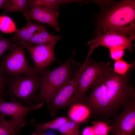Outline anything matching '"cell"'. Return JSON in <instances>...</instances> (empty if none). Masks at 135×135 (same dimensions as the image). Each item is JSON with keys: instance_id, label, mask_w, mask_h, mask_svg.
I'll return each mask as SVG.
<instances>
[{"instance_id": "6da1fadb", "label": "cell", "mask_w": 135, "mask_h": 135, "mask_svg": "<svg viewBox=\"0 0 135 135\" xmlns=\"http://www.w3.org/2000/svg\"><path fill=\"white\" fill-rule=\"evenodd\" d=\"M131 71L123 76L115 73L113 68L94 84L84 100L92 114L108 120L135 100V89L130 82Z\"/></svg>"}, {"instance_id": "7a4b0ae2", "label": "cell", "mask_w": 135, "mask_h": 135, "mask_svg": "<svg viewBox=\"0 0 135 135\" xmlns=\"http://www.w3.org/2000/svg\"><path fill=\"white\" fill-rule=\"evenodd\" d=\"M100 27L102 31L114 32L126 36L134 35L135 0L115 3L101 19Z\"/></svg>"}, {"instance_id": "3957f363", "label": "cell", "mask_w": 135, "mask_h": 135, "mask_svg": "<svg viewBox=\"0 0 135 135\" xmlns=\"http://www.w3.org/2000/svg\"><path fill=\"white\" fill-rule=\"evenodd\" d=\"M72 56L54 69L47 68L40 72L39 93L36 100L48 103L52 97L71 78L72 70L70 64Z\"/></svg>"}, {"instance_id": "277c9868", "label": "cell", "mask_w": 135, "mask_h": 135, "mask_svg": "<svg viewBox=\"0 0 135 135\" xmlns=\"http://www.w3.org/2000/svg\"><path fill=\"white\" fill-rule=\"evenodd\" d=\"M40 72L18 76H7L6 86L10 94L12 101L31 106L36 100L37 91L39 88Z\"/></svg>"}, {"instance_id": "5b68a950", "label": "cell", "mask_w": 135, "mask_h": 135, "mask_svg": "<svg viewBox=\"0 0 135 135\" xmlns=\"http://www.w3.org/2000/svg\"><path fill=\"white\" fill-rule=\"evenodd\" d=\"M79 78L71 103L83 101L87 92L104 74L113 68L111 62L97 61L92 58H86Z\"/></svg>"}, {"instance_id": "8992f818", "label": "cell", "mask_w": 135, "mask_h": 135, "mask_svg": "<svg viewBox=\"0 0 135 135\" xmlns=\"http://www.w3.org/2000/svg\"><path fill=\"white\" fill-rule=\"evenodd\" d=\"M24 48L18 42L0 60V67L8 76H18L33 74L37 71L29 65L24 53Z\"/></svg>"}, {"instance_id": "52a82bcc", "label": "cell", "mask_w": 135, "mask_h": 135, "mask_svg": "<svg viewBox=\"0 0 135 135\" xmlns=\"http://www.w3.org/2000/svg\"><path fill=\"white\" fill-rule=\"evenodd\" d=\"M98 32L96 38L88 42L86 45L90 46V50L86 57L88 58L93 51L99 46L110 49L118 47L126 49L132 53L134 45L132 41L134 35L126 36L113 32L104 31Z\"/></svg>"}, {"instance_id": "ba28073f", "label": "cell", "mask_w": 135, "mask_h": 135, "mask_svg": "<svg viewBox=\"0 0 135 135\" xmlns=\"http://www.w3.org/2000/svg\"><path fill=\"white\" fill-rule=\"evenodd\" d=\"M121 110L113 118L108 135H135V100Z\"/></svg>"}, {"instance_id": "9c48e42d", "label": "cell", "mask_w": 135, "mask_h": 135, "mask_svg": "<svg viewBox=\"0 0 135 135\" xmlns=\"http://www.w3.org/2000/svg\"><path fill=\"white\" fill-rule=\"evenodd\" d=\"M57 41L33 46L27 42H19L28 51L33 63L34 67L40 72L47 68L52 62H57L54 53V46Z\"/></svg>"}, {"instance_id": "30bf717a", "label": "cell", "mask_w": 135, "mask_h": 135, "mask_svg": "<svg viewBox=\"0 0 135 135\" xmlns=\"http://www.w3.org/2000/svg\"><path fill=\"white\" fill-rule=\"evenodd\" d=\"M82 70L79 68L73 77L64 85L47 104L51 116L54 117L59 109L71 104L72 98L75 91L78 80Z\"/></svg>"}, {"instance_id": "8fae6325", "label": "cell", "mask_w": 135, "mask_h": 135, "mask_svg": "<svg viewBox=\"0 0 135 135\" xmlns=\"http://www.w3.org/2000/svg\"><path fill=\"white\" fill-rule=\"evenodd\" d=\"M26 20H33L47 24L59 32L60 28L58 20L59 12L38 6H30L29 10L23 14Z\"/></svg>"}, {"instance_id": "7c38bea8", "label": "cell", "mask_w": 135, "mask_h": 135, "mask_svg": "<svg viewBox=\"0 0 135 135\" xmlns=\"http://www.w3.org/2000/svg\"><path fill=\"white\" fill-rule=\"evenodd\" d=\"M43 104L44 102H41L28 106L17 102H8L5 100H0V112L12 118H25L28 113L40 108Z\"/></svg>"}, {"instance_id": "4fadbf2b", "label": "cell", "mask_w": 135, "mask_h": 135, "mask_svg": "<svg viewBox=\"0 0 135 135\" xmlns=\"http://www.w3.org/2000/svg\"><path fill=\"white\" fill-rule=\"evenodd\" d=\"M46 27L26 20L25 25L22 28L17 29L12 37L15 42H27L33 36L38 33L47 31Z\"/></svg>"}, {"instance_id": "5bb4252c", "label": "cell", "mask_w": 135, "mask_h": 135, "mask_svg": "<svg viewBox=\"0 0 135 135\" xmlns=\"http://www.w3.org/2000/svg\"><path fill=\"white\" fill-rule=\"evenodd\" d=\"M26 122L25 118H12L7 120L0 112V135H18Z\"/></svg>"}, {"instance_id": "9a60e30c", "label": "cell", "mask_w": 135, "mask_h": 135, "mask_svg": "<svg viewBox=\"0 0 135 135\" xmlns=\"http://www.w3.org/2000/svg\"><path fill=\"white\" fill-rule=\"evenodd\" d=\"M69 107L68 113L69 119L80 124L86 121L92 115L90 108L83 101H76Z\"/></svg>"}, {"instance_id": "2e32d148", "label": "cell", "mask_w": 135, "mask_h": 135, "mask_svg": "<svg viewBox=\"0 0 135 135\" xmlns=\"http://www.w3.org/2000/svg\"><path fill=\"white\" fill-rule=\"evenodd\" d=\"M70 120L64 117H59L50 121L42 124L36 123L33 119L31 120L30 124L33 126L36 132H41L48 129L58 130L63 124Z\"/></svg>"}, {"instance_id": "e0dca14e", "label": "cell", "mask_w": 135, "mask_h": 135, "mask_svg": "<svg viewBox=\"0 0 135 135\" xmlns=\"http://www.w3.org/2000/svg\"><path fill=\"white\" fill-rule=\"evenodd\" d=\"M30 8V0H10L9 3L1 14L4 16L8 13L14 12L26 13Z\"/></svg>"}, {"instance_id": "ac0fdd59", "label": "cell", "mask_w": 135, "mask_h": 135, "mask_svg": "<svg viewBox=\"0 0 135 135\" xmlns=\"http://www.w3.org/2000/svg\"><path fill=\"white\" fill-rule=\"evenodd\" d=\"M62 37L61 36H55L48 32L47 31L40 32L33 36L27 42L32 45L44 44L53 41H57Z\"/></svg>"}, {"instance_id": "d6986e66", "label": "cell", "mask_w": 135, "mask_h": 135, "mask_svg": "<svg viewBox=\"0 0 135 135\" xmlns=\"http://www.w3.org/2000/svg\"><path fill=\"white\" fill-rule=\"evenodd\" d=\"M74 2V0H30V6H38L52 10L58 11L60 5Z\"/></svg>"}, {"instance_id": "ffe728a7", "label": "cell", "mask_w": 135, "mask_h": 135, "mask_svg": "<svg viewBox=\"0 0 135 135\" xmlns=\"http://www.w3.org/2000/svg\"><path fill=\"white\" fill-rule=\"evenodd\" d=\"M134 62L130 64L122 60L116 61L114 65V72L119 75L126 76L134 68Z\"/></svg>"}, {"instance_id": "44dd1931", "label": "cell", "mask_w": 135, "mask_h": 135, "mask_svg": "<svg viewBox=\"0 0 135 135\" xmlns=\"http://www.w3.org/2000/svg\"><path fill=\"white\" fill-rule=\"evenodd\" d=\"M16 25L12 18L6 16H0V30L6 33H12L15 32Z\"/></svg>"}, {"instance_id": "7402d4cb", "label": "cell", "mask_w": 135, "mask_h": 135, "mask_svg": "<svg viewBox=\"0 0 135 135\" xmlns=\"http://www.w3.org/2000/svg\"><path fill=\"white\" fill-rule=\"evenodd\" d=\"M80 124L70 120L63 124L58 130L60 135H72L79 130Z\"/></svg>"}, {"instance_id": "603a6c76", "label": "cell", "mask_w": 135, "mask_h": 135, "mask_svg": "<svg viewBox=\"0 0 135 135\" xmlns=\"http://www.w3.org/2000/svg\"><path fill=\"white\" fill-rule=\"evenodd\" d=\"M92 127L96 135H108L111 128L110 126L104 122L94 121Z\"/></svg>"}, {"instance_id": "cb8c5ba5", "label": "cell", "mask_w": 135, "mask_h": 135, "mask_svg": "<svg viewBox=\"0 0 135 135\" xmlns=\"http://www.w3.org/2000/svg\"><path fill=\"white\" fill-rule=\"evenodd\" d=\"M18 42L14 41L12 38H5L0 34V58L5 52L8 50H11Z\"/></svg>"}, {"instance_id": "d4e9b609", "label": "cell", "mask_w": 135, "mask_h": 135, "mask_svg": "<svg viewBox=\"0 0 135 135\" xmlns=\"http://www.w3.org/2000/svg\"><path fill=\"white\" fill-rule=\"evenodd\" d=\"M0 67V100H4L6 96L4 91L6 86L7 76Z\"/></svg>"}, {"instance_id": "484cf974", "label": "cell", "mask_w": 135, "mask_h": 135, "mask_svg": "<svg viewBox=\"0 0 135 135\" xmlns=\"http://www.w3.org/2000/svg\"><path fill=\"white\" fill-rule=\"evenodd\" d=\"M124 49L117 47L109 49L111 58L115 61L121 60L124 54Z\"/></svg>"}, {"instance_id": "4316f807", "label": "cell", "mask_w": 135, "mask_h": 135, "mask_svg": "<svg viewBox=\"0 0 135 135\" xmlns=\"http://www.w3.org/2000/svg\"><path fill=\"white\" fill-rule=\"evenodd\" d=\"M82 135H96L92 126H88L84 128Z\"/></svg>"}, {"instance_id": "83f0119b", "label": "cell", "mask_w": 135, "mask_h": 135, "mask_svg": "<svg viewBox=\"0 0 135 135\" xmlns=\"http://www.w3.org/2000/svg\"><path fill=\"white\" fill-rule=\"evenodd\" d=\"M9 2L10 0H0V8L4 10L8 5Z\"/></svg>"}, {"instance_id": "f1b7e54d", "label": "cell", "mask_w": 135, "mask_h": 135, "mask_svg": "<svg viewBox=\"0 0 135 135\" xmlns=\"http://www.w3.org/2000/svg\"><path fill=\"white\" fill-rule=\"evenodd\" d=\"M31 135H49L44 133L43 132H32Z\"/></svg>"}, {"instance_id": "f546056e", "label": "cell", "mask_w": 135, "mask_h": 135, "mask_svg": "<svg viewBox=\"0 0 135 135\" xmlns=\"http://www.w3.org/2000/svg\"><path fill=\"white\" fill-rule=\"evenodd\" d=\"M72 135H80L79 133V130L77 131L74 134Z\"/></svg>"}]
</instances>
